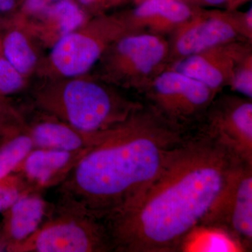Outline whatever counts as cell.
Here are the masks:
<instances>
[{
    "label": "cell",
    "instance_id": "1",
    "mask_svg": "<svg viewBox=\"0 0 252 252\" xmlns=\"http://www.w3.org/2000/svg\"><path fill=\"white\" fill-rule=\"evenodd\" d=\"M240 158L201 127L186 132L130 206L105 220L113 248L179 252L189 245Z\"/></svg>",
    "mask_w": 252,
    "mask_h": 252
},
{
    "label": "cell",
    "instance_id": "2",
    "mask_svg": "<svg viewBox=\"0 0 252 252\" xmlns=\"http://www.w3.org/2000/svg\"><path fill=\"white\" fill-rule=\"evenodd\" d=\"M187 131L138 107L86 149L67 189L89 216L107 220L145 191Z\"/></svg>",
    "mask_w": 252,
    "mask_h": 252
},
{
    "label": "cell",
    "instance_id": "3",
    "mask_svg": "<svg viewBox=\"0 0 252 252\" xmlns=\"http://www.w3.org/2000/svg\"><path fill=\"white\" fill-rule=\"evenodd\" d=\"M198 231L221 233L236 251H252V162H240L233 169Z\"/></svg>",
    "mask_w": 252,
    "mask_h": 252
},
{
    "label": "cell",
    "instance_id": "4",
    "mask_svg": "<svg viewBox=\"0 0 252 252\" xmlns=\"http://www.w3.org/2000/svg\"><path fill=\"white\" fill-rule=\"evenodd\" d=\"M61 103L63 115L70 126L90 135L123 122L135 109H122L102 86L85 80L68 82L61 94Z\"/></svg>",
    "mask_w": 252,
    "mask_h": 252
},
{
    "label": "cell",
    "instance_id": "5",
    "mask_svg": "<svg viewBox=\"0 0 252 252\" xmlns=\"http://www.w3.org/2000/svg\"><path fill=\"white\" fill-rule=\"evenodd\" d=\"M207 86L177 72L167 71L154 81L157 111L169 122L185 130L210 105L213 92Z\"/></svg>",
    "mask_w": 252,
    "mask_h": 252
},
{
    "label": "cell",
    "instance_id": "6",
    "mask_svg": "<svg viewBox=\"0 0 252 252\" xmlns=\"http://www.w3.org/2000/svg\"><path fill=\"white\" fill-rule=\"evenodd\" d=\"M89 222L61 221L36 235L31 250L39 252H104L113 249L107 225Z\"/></svg>",
    "mask_w": 252,
    "mask_h": 252
},
{
    "label": "cell",
    "instance_id": "7",
    "mask_svg": "<svg viewBox=\"0 0 252 252\" xmlns=\"http://www.w3.org/2000/svg\"><path fill=\"white\" fill-rule=\"evenodd\" d=\"M201 128L245 161L252 162V104L250 101L220 103L209 113Z\"/></svg>",
    "mask_w": 252,
    "mask_h": 252
},
{
    "label": "cell",
    "instance_id": "8",
    "mask_svg": "<svg viewBox=\"0 0 252 252\" xmlns=\"http://www.w3.org/2000/svg\"><path fill=\"white\" fill-rule=\"evenodd\" d=\"M102 51V44L96 38L73 32L56 41L51 50V62L63 76L77 77L94 66Z\"/></svg>",
    "mask_w": 252,
    "mask_h": 252
},
{
    "label": "cell",
    "instance_id": "9",
    "mask_svg": "<svg viewBox=\"0 0 252 252\" xmlns=\"http://www.w3.org/2000/svg\"><path fill=\"white\" fill-rule=\"evenodd\" d=\"M237 34L236 28L226 18H205L182 31L176 41V49L185 57L200 54L234 39Z\"/></svg>",
    "mask_w": 252,
    "mask_h": 252
},
{
    "label": "cell",
    "instance_id": "10",
    "mask_svg": "<svg viewBox=\"0 0 252 252\" xmlns=\"http://www.w3.org/2000/svg\"><path fill=\"white\" fill-rule=\"evenodd\" d=\"M117 51L132 74H150L160 64L167 52L162 39L152 34L127 36L119 41Z\"/></svg>",
    "mask_w": 252,
    "mask_h": 252
},
{
    "label": "cell",
    "instance_id": "11",
    "mask_svg": "<svg viewBox=\"0 0 252 252\" xmlns=\"http://www.w3.org/2000/svg\"><path fill=\"white\" fill-rule=\"evenodd\" d=\"M72 126L56 122L41 123L34 127L32 139L33 143L41 149L76 152L94 143L99 133L80 134Z\"/></svg>",
    "mask_w": 252,
    "mask_h": 252
},
{
    "label": "cell",
    "instance_id": "12",
    "mask_svg": "<svg viewBox=\"0 0 252 252\" xmlns=\"http://www.w3.org/2000/svg\"><path fill=\"white\" fill-rule=\"evenodd\" d=\"M44 204L35 196L20 197L11 207L9 232L15 240L34 233L44 215Z\"/></svg>",
    "mask_w": 252,
    "mask_h": 252
},
{
    "label": "cell",
    "instance_id": "13",
    "mask_svg": "<svg viewBox=\"0 0 252 252\" xmlns=\"http://www.w3.org/2000/svg\"><path fill=\"white\" fill-rule=\"evenodd\" d=\"M223 68L213 55L202 52L186 56L177 63L175 71L202 83L214 91L224 83L226 76Z\"/></svg>",
    "mask_w": 252,
    "mask_h": 252
},
{
    "label": "cell",
    "instance_id": "14",
    "mask_svg": "<svg viewBox=\"0 0 252 252\" xmlns=\"http://www.w3.org/2000/svg\"><path fill=\"white\" fill-rule=\"evenodd\" d=\"M135 15L152 24L173 25L187 21L191 11L180 0H145L135 9Z\"/></svg>",
    "mask_w": 252,
    "mask_h": 252
},
{
    "label": "cell",
    "instance_id": "15",
    "mask_svg": "<svg viewBox=\"0 0 252 252\" xmlns=\"http://www.w3.org/2000/svg\"><path fill=\"white\" fill-rule=\"evenodd\" d=\"M72 153L49 149L31 152L26 158L25 171L33 180L45 183L69 163Z\"/></svg>",
    "mask_w": 252,
    "mask_h": 252
},
{
    "label": "cell",
    "instance_id": "16",
    "mask_svg": "<svg viewBox=\"0 0 252 252\" xmlns=\"http://www.w3.org/2000/svg\"><path fill=\"white\" fill-rule=\"evenodd\" d=\"M1 49L5 59L23 75L31 72L35 65V53L21 32H8L1 43Z\"/></svg>",
    "mask_w": 252,
    "mask_h": 252
},
{
    "label": "cell",
    "instance_id": "17",
    "mask_svg": "<svg viewBox=\"0 0 252 252\" xmlns=\"http://www.w3.org/2000/svg\"><path fill=\"white\" fill-rule=\"evenodd\" d=\"M44 13L56 23L61 35L75 32L85 21V15L82 10L71 0L55 2Z\"/></svg>",
    "mask_w": 252,
    "mask_h": 252
},
{
    "label": "cell",
    "instance_id": "18",
    "mask_svg": "<svg viewBox=\"0 0 252 252\" xmlns=\"http://www.w3.org/2000/svg\"><path fill=\"white\" fill-rule=\"evenodd\" d=\"M33 145L31 137L20 135L0 148V180L7 177L27 157Z\"/></svg>",
    "mask_w": 252,
    "mask_h": 252
},
{
    "label": "cell",
    "instance_id": "19",
    "mask_svg": "<svg viewBox=\"0 0 252 252\" xmlns=\"http://www.w3.org/2000/svg\"><path fill=\"white\" fill-rule=\"evenodd\" d=\"M23 74L18 72L4 56H0V94H9L21 89Z\"/></svg>",
    "mask_w": 252,
    "mask_h": 252
},
{
    "label": "cell",
    "instance_id": "20",
    "mask_svg": "<svg viewBox=\"0 0 252 252\" xmlns=\"http://www.w3.org/2000/svg\"><path fill=\"white\" fill-rule=\"evenodd\" d=\"M6 177L0 180V212L12 206L20 198L19 190Z\"/></svg>",
    "mask_w": 252,
    "mask_h": 252
},
{
    "label": "cell",
    "instance_id": "21",
    "mask_svg": "<svg viewBox=\"0 0 252 252\" xmlns=\"http://www.w3.org/2000/svg\"><path fill=\"white\" fill-rule=\"evenodd\" d=\"M233 86L235 90L252 99V67L247 66L240 69L235 74Z\"/></svg>",
    "mask_w": 252,
    "mask_h": 252
},
{
    "label": "cell",
    "instance_id": "22",
    "mask_svg": "<svg viewBox=\"0 0 252 252\" xmlns=\"http://www.w3.org/2000/svg\"><path fill=\"white\" fill-rule=\"evenodd\" d=\"M15 6L16 0H0V12H9Z\"/></svg>",
    "mask_w": 252,
    "mask_h": 252
},
{
    "label": "cell",
    "instance_id": "23",
    "mask_svg": "<svg viewBox=\"0 0 252 252\" xmlns=\"http://www.w3.org/2000/svg\"><path fill=\"white\" fill-rule=\"evenodd\" d=\"M207 4L212 5H219L223 4L227 0H204Z\"/></svg>",
    "mask_w": 252,
    "mask_h": 252
},
{
    "label": "cell",
    "instance_id": "24",
    "mask_svg": "<svg viewBox=\"0 0 252 252\" xmlns=\"http://www.w3.org/2000/svg\"><path fill=\"white\" fill-rule=\"evenodd\" d=\"M252 8L249 11L248 16H247V23H248V27L252 29Z\"/></svg>",
    "mask_w": 252,
    "mask_h": 252
},
{
    "label": "cell",
    "instance_id": "25",
    "mask_svg": "<svg viewBox=\"0 0 252 252\" xmlns=\"http://www.w3.org/2000/svg\"><path fill=\"white\" fill-rule=\"evenodd\" d=\"M79 1L81 3V4L84 5H91L94 4L96 1H98V0H79Z\"/></svg>",
    "mask_w": 252,
    "mask_h": 252
},
{
    "label": "cell",
    "instance_id": "26",
    "mask_svg": "<svg viewBox=\"0 0 252 252\" xmlns=\"http://www.w3.org/2000/svg\"><path fill=\"white\" fill-rule=\"evenodd\" d=\"M51 1V4H54L55 2H57V1H62V0H49Z\"/></svg>",
    "mask_w": 252,
    "mask_h": 252
},
{
    "label": "cell",
    "instance_id": "27",
    "mask_svg": "<svg viewBox=\"0 0 252 252\" xmlns=\"http://www.w3.org/2000/svg\"><path fill=\"white\" fill-rule=\"evenodd\" d=\"M0 114H1V107H0Z\"/></svg>",
    "mask_w": 252,
    "mask_h": 252
}]
</instances>
